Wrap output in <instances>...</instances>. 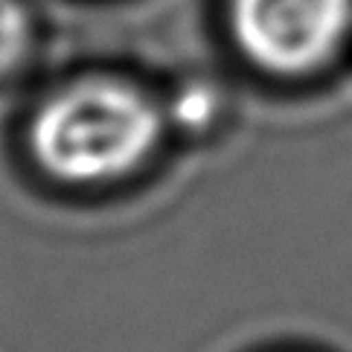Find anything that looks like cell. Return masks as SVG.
Masks as SVG:
<instances>
[{
  "label": "cell",
  "mask_w": 352,
  "mask_h": 352,
  "mask_svg": "<svg viewBox=\"0 0 352 352\" xmlns=\"http://www.w3.org/2000/svg\"><path fill=\"white\" fill-rule=\"evenodd\" d=\"M166 117L146 91L117 79H85L50 96L30 122V152L53 181L99 186L152 157Z\"/></svg>",
  "instance_id": "6da1fadb"
},
{
  "label": "cell",
  "mask_w": 352,
  "mask_h": 352,
  "mask_svg": "<svg viewBox=\"0 0 352 352\" xmlns=\"http://www.w3.org/2000/svg\"><path fill=\"white\" fill-rule=\"evenodd\" d=\"M32 23L21 0H0V73L21 65L30 50Z\"/></svg>",
  "instance_id": "277c9868"
},
{
  "label": "cell",
  "mask_w": 352,
  "mask_h": 352,
  "mask_svg": "<svg viewBox=\"0 0 352 352\" xmlns=\"http://www.w3.org/2000/svg\"><path fill=\"white\" fill-rule=\"evenodd\" d=\"M228 21L248 65L300 79L341 53L352 32V0H230Z\"/></svg>",
  "instance_id": "7a4b0ae2"
},
{
  "label": "cell",
  "mask_w": 352,
  "mask_h": 352,
  "mask_svg": "<svg viewBox=\"0 0 352 352\" xmlns=\"http://www.w3.org/2000/svg\"><path fill=\"white\" fill-rule=\"evenodd\" d=\"M221 96L207 82H190L184 85L169 102V117L184 131H204L219 117Z\"/></svg>",
  "instance_id": "3957f363"
}]
</instances>
